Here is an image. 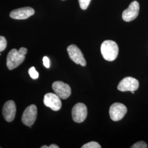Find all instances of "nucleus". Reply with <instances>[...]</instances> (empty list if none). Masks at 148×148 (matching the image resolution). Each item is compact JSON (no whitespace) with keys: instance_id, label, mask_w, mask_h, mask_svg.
I'll return each mask as SVG.
<instances>
[{"instance_id":"nucleus-1","label":"nucleus","mask_w":148,"mask_h":148,"mask_svg":"<svg viewBox=\"0 0 148 148\" xmlns=\"http://www.w3.org/2000/svg\"><path fill=\"white\" fill-rule=\"evenodd\" d=\"M101 53L104 59L109 62L115 60L119 54V47L116 43L111 40H106L102 43Z\"/></svg>"},{"instance_id":"nucleus-2","label":"nucleus","mask_w":148,"mask_h":148,"mask_svg":"<svg viewBox=\"0 0 148 148\" xmlns=\"http://www.w3.org/2000/svg\"><path fill=\"white\" fill-rule=\"evenodd\" d=\"M25 56H22L15 48L12 49L7 57V66L10 70L16 69L25 60Z\"/></svg>"},{"instance_id":"nucleus-3","label":"nucleus","mask_w":148,"mask_h":148,"mask_svg":"<svg viewBox=\"0 0 148 148\" xmlns=\"http://www.w3.org/2000/svg\"><path fill=\"white\" fill-rule=\"evenodd\" d=\"M37 114V107L35 105L32 104L27 106L24 111L21 117L23 124L28 127H32L36 120Z\"/></svg>"},{"instance_id":"nucleus-4","label":"nucleus","mask_w":148,"mask_h":148,"mask_svg":"<svg viewBox=\"0 0 148 148\" xmlns=\"http://www.w3.org/2000/svg\"><path fill=\"white\" fill-rule=\"evenodd\" d=\"M127 111V108L124 104L120 103H115L110 106L109 114L112 121H117L123 119Z\"/></svg>"},{"instance_id":"nucleus-5","label":"nucleus","mask_w":148,"mask_h":148,"mask_svg":"<svg viewBox=\"0 0 148 148\" xmlns=\"http://www.w3.org/2000/svg\"><path fill=\"white\" fill-rule=\"evenodd\" d=\"M71 114L73 120L75 122L81 123L84 121L87 116V106L84 103H77L73 108Z\"/></svg>"},{"instance_id":"nucleus-6","label":"nucleus","mask_w":148,"mask_h":148,"mask_svg":"<svg viewBox=\"0 0 148 148\" xmlns=\"http://www.w3.org/2000/svg\"><path fill=\"white\" fill-rule=\"evenodd\" d=\"M67 51L69 54V57L74 63L79 64L82 66L86 65V61L85 57L79 47L75 45H70L67 48Z\"/></svg>"},{"instance_id":"nucleus-7","label":"nucleus","mask_w":148,"mask_h":148,"mask_svg":"<svg viewBox=\"0 0 148 148\" xmlns=\"http://www.w3.org/2000/svg\"><path fill=\"white\" fill-rule=\"evenodd\" d=\"M52 89L57 95L63 99L69 98L71 93L70 86L62 81H56L53 82Z\"/></svg>"},{"instance_id":"nucleus-8","label":"nucleus","mask_w":148,"mask_h":148,"mask_svg":"<svg viewBox=\"0 0 148 148\" xmlns=\"http://www.w3.org/2000/svg\"><path fill=\"white\" fill-rule=\"evenodd\" d=\"M43 103L53 111H58L62 107L60 98L56 93H48L44 96Z\"/></svg>"},{"instance_id":"nucleus-9","label":"nucleus","mask_w":148,"mask_h":148,"mask_svg":"<svg viewBox=\"0 0 148 148\" xmlns=\"http://www.w3.org/2000/svg\"><path fill=\"white\" fill-rule=\"evenodd\" d=\"M139 84L137 79L132 77H126L122 79L117 86V89L121 92L135 91L139 87Z\"/></svg>"},{"instance_id":"nucleus-10","label":"nucleus","mask_w":148,"mask_h":148,"mask_svg":"<svg viewBox=\"0 0 148 148\" xmlns=\"http://www.w3.org/2000/svg\"><path fill=\"white\" fill-rule=\"evenodd\" d=\"M139 12V4L134 1L130 3L129 7L122 13V19L124 21L130 22L137 17Z\"/></svg>"},{"instance_id":"nucleus-11","label":"nucleus","mask_w":148,"mask_h":148,"mask_svg":"<svg viewBox=\"0 0 148 148\" xmlns=\"http://www.w3.org/2000/svg\"><path fill=\"white\" fill-rule=\"evenodd\" d=\"M35 11L33 8L29 7L18 8L12 11L10 13V16L12 19L22 20L26 19L30 16L34 15Z\"/></svg>"},{"instance_id":"nucleus-12","label":"nucleus","mask_w":148,"mask_h":148,"mask_svg":"<svg viewBox=\"0 0 148 148\" xmlns=\"http://www.w3.org/2000/svg\"><path fill=\"white\" fill-rule=\"evenodd\" d=\"M2 114L6 121L10 122L13 121L16 114V106L14 101L5 102L2 109Z\"/></svg>"},{"instance_id":"nucleus-13","label":"nucleus","mask_w":148,"mask_h":148,"mask_svg":"<svg viewBox=\"0 0 148 148\" xmlns=\"http://www.w3.org/2000/svg\"><path fill=\"white\" fill-rule=\"evenodd\" d=\"M28 72H29V74L30 76L32 77V79H38L39 74L37 71L36 70L34 66H32L30 69H29Z\"/></svg>"},{"instance_id":"nucleus-14","label":"nucleus","mask_w":148,"mask_h":148,"mask_svg":"<svg viewBox=\"0 0 148 148\" xmlns=\"http://www.w3.org/2000/svg\"><path fill=\"white\" fill-rule=\"evenodd\" d=\"M101 146L99 143L95 142H90L84 145L82 148H101Z\"/></svg>"},{"instance_id":"nucleus-15","label":"nucleus","mask_w":148,"mask_h":148,"mask_svg":"<svg viewBox=\"0 0 148 148\" xmlns=\"http://www.w3.org/2000/svg\"><path fill=\"white\" fill-rule=\"evenodd\" d=\"M90 1L91 0H79L80 8L83 10H86L90 5Z\"/></svg>"},{"instance_id":"nucleus-16","label":"nucleus","mask_w":148,"mask_h":148,"mask_svg":"<svg viewBox=\"0 0 148 148\" xmlns=\"http://www.w3.org/2000/svg\"><path fill=\"white\" fill-rule=\"evenodd\" d=\"M131 148H148V145L147 143L143 141L138 142L131 147Z\"/></svg>"},{"instance_id":"nucleus-17","label":"nucleus","mask_w":148,"mask_h":148,"mask_svg":"<svg viewBox=\"0 0 148 148\" xmlns=\"http://www.w3.org/2000/svg\"><path fill=\"white\" fill-rule=\"evenodd\" d=\"M7 47V41L3 36L0 37V51H3Z\"/></svg>"},{"instance_id":"nucleus-18","label":"nucleus","mask_w":148,"mask_h":148,"mask_svg":"<svg viewBox=\"0 0 148 148\" xmlns=\"http://www.w3.org/2000/svg\"><path fill=\"white\" fill-rule=\"evenodd\" d=\"M43 65L47 68H49L50 66V61L49 59L47 57H44L43 58Z\"/></svg>"},{"instance_id":"nucleus-19","label":"nucleus","mask_w":148,"mask_h":148,"mask_svg":"<svg viewBox=\"0 0 148 148\" xmlns=\"http://www.w3.org/2000/svg\"><path fill=\"white\" fill-rule=\"evenodd\" d=\"M18 52L22 56H25L27 53V50L26 48L21 47L18 50Z\"/></svg>"},{"instance_id":"nucleus-20","label":"nucleus","mask_w":148,"mask_h":148,"mask_svg":"<svg viewBox=\"0 0 148 148\" xmlns=\"http://www.w3.org/2000/svg\"><path fill=\"white\" fill-rule=\"evenodd\" d=\"M49 148H59V147L57 145H56V144H51L49 147Z\"/></svg>"},{"instance_id":"nucleus-21","label":"nucleus","mask_w":148,"mask_h":148,"mask_svg":"<svg viewBox=\"0 0 148 148\" xmlns=\"http://www.w3.org/2000/svg\"><path fill=\"white\" fill-rule=\"evenodd\" d=\"M41 148H49V147H47V145H43V146H42Z\"/></svg>"}]
</instances>
